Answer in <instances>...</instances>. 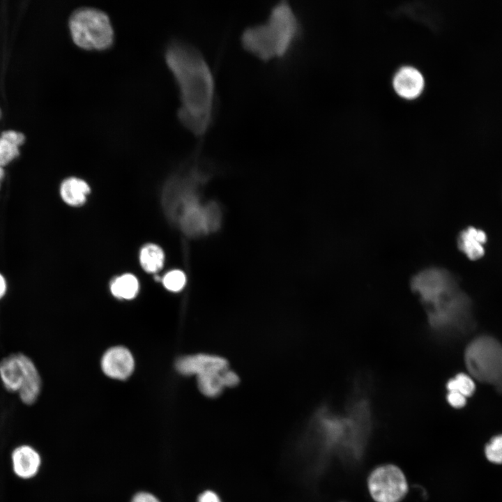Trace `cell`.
I'll return each instance as SVG.
<instances>
[{
	"mask_svg": "<svg viewBox=\"0 0 502 502\" xmlns=\"http://www.w3.org/2000/svg\"><path fill=\"white\" fill-rule=\"evenodd\" d=\"M165 63L178 90L180 123L196 135L211 126L215 107V83L201 52L178 38L169 40L164 51Z\"/></svg>",
	"mask_w": 502,
	"mask_h": 502,
	"instance_id": "obj_1",
	"label": "cell"
},
{
	"mask_svg": "<svg viewBox=\"0 0 502 502\" xmlns=\"http://www.w3.org/2000/svg\"><path fill=\"white\" fill-rule=\"evenodd\" d=\"M411 287L425 307L434 335L457 337L473 328L471 301L452 273L440 268H426L413 277Z\"/></svg>",
	"mask_w": 502,
	"mask_h": 502,
	"instance_id": "obj_2",
	"label": "cell"
},
{
	"mask_svg": "<svg viewBox=\"0 0 502 502\" xmlns=\"http://www.w3.org/2000/svg\"><path fill=\"white\" fill-rule=\"evenodd\" d=\"M301 32L296 13L286 1H280L270 10L266 20L245 29L241 36L243 48L263 61L284 56Z\"/></svg>",
	"mask_w": 502,
	"mask_h": 502,
	"instance_id": "obj_3",
	"label": "cell"
},
{
	"mask_svg": "<svg viewBox=\"0 0 502 502\" xmlns=\"http://www.w3.org/2000/svg\"><path fill=\"white\" fill-rule=\"evenodd\" d=\"M68 26L73 42L81 49L104 51L114 43L115 33L111 20L98 8H77L68 17Z\"/></svg>",
	"mask_w": 502,
	"mask_h": 502,
	"instance_id": "obj_4",
	"label": "cell"
},
{
	"mask_svg": "<svg viewBox=\"0 0 502 502\" xmlns=\"http://www.w3.org/2000/svg\"><path fill=\"white\" fill-rule=\"evenodd\" d=\"M464 360L471 375L502 393V344L490 336H480L467 346Z\"/></svg>",
	"mask_w": 502,
	"mask_h": 502,
	"instance_id": "obj_5",
	"label": "cell"
},
{
	"mask_svg": "<svg viewBox=\"0 0 502 502\" xmlns=\"http://www.w3.org/2000/svg\"><path fill=\"white\" fill-rule=\"evenodd\" d=\"M366 487L373 502H402L408 494L409 482L400 466L386 462L370 471Z\"/></svg>",
	"mask_w": 502,
	"mask_h": 502,
	"instance_id": "obj_6",
	"label": "cell"
},
{
	"mask_svg": "<svg viewBox=\"0 0 502 502\" xmlns=\"http://www.w3.org/2000/svg\"><path fill=\"white\" fill-rule=\"evenodd\" d=\"M11 463L13 471L18 478L29 480L38 473L42 458L35 448L28 444H22L13 450Z\"/></svg>",
	"mask_w": 502,
	"mask_h": 502,
	"instance_id": "obj_7",
	"label": "cell"
},
{
	"mask_svg": "<svg viewBox=\"0 0 502 502\" xmlns=\"http://www.w3.org/2000/svg\"><path fill=\"white\" fill-rule=\"evenodd\" d=\"M228 367L227 361L220 356L199 353L183 357L176 363V370L184 375H199L201 374L221 371Z\"/></svg>",
	"mask_w": 502,
	"mask_h": 502,
	"instance_id": "obj_8",
	"label": "cell"
},
{
	"mask_svg": "<svg viewBox=\"0 0 502 502\" xmlns=\"http://www.w3.org/2000/svg\"><path fill=\"white\" fill-rule=\"evenodd\" d=\"M102 369L109 377L117 379L128 378L134 369V359L130 352L122 347L109 349L102 359Z\"/></svg>",
	"mask_w": 502,
	"mask_h": 502,
	"instance_id": "obj_9",
	"label": "cell"
},
{
	"mask_svg": "<svg viewBox=\"0 0 502 502\" xmlns=\"http://www.w3.org/2000/svg\"><path fill=\"white\" fill-rule=\"evenodd\" d=\"M393 86L400 97L406 100H413L423 92L425 80L418 70L411 66H404L395 73Z\"/></svg>",
	"mask_w": 502,
	"mask_h": 502,
	"instance_id": "obj_10",
	"label": "cell"
},
{
	"mask_svg": "<svg viewBox=\"0 0 502 502\" xmlns=\"http://www.w3.org/2000/svg\"><path fill=\"white\" fill-rule=\"evenodd\" d=\"M24 353L10 354L0 361V379L3 386L10 392H19L24 376Z\"/></svg>",
	"mask_w": 502,
	"mask_h": 502,
	"instance_id": "obj_11",
	"label": "cell"
},
{
	"mask_svg": "<svg viewBox=\"0 0 502 502\" xmlns=\"http://www.w3.org/2000/svg\"><path fill=\"white\" fill-rule=\"evenodd\" d=\"M25 367V376L22 386L19 390V397L21 401L26 404H33L39 396L41 388V380L38 371L26 355H23Z\"/></svg>",
	"mask_w": 502,
	"mask_h": 502,
	"instance_id": "obj_12",
	"label": "cell"
},
{
	"mask_svg": "<svg viewBox=\"0 0 502 502\" xmlns=\"http://www.w3.org/2000/svg\"><path fill=\"white\" fill-rule=\"evenodd\" d=\"M486 240V234L482 230L470 227L460 233L458 246L469 259L476 260L485 253L483 245Z\"/></svg>",
	"mask_w": 502,
	"mask_h": 502,
	"instance_id": "obj_13",
	"label": "cell"
},
{
	"mask_svg": "<svg viewBox=\"0 0 502 502\" xmlns=\"http://www.w3.org/2000/svg\"><path fill=\"white\" fill-rule=\"evenodd\" d=\"M88 184L82 179L70 178L61 186V195L65 202L71 206H78L84 202L89 192Z\"/></svg>",
	"mask_w": 502,
	"mask_h": 502,
	"instance_id": "obj_14",
	"label": "cell"
},
{
	"mask_svg": "<svg viewBox=\"0 0 502 502\" xmlns=\"http://www.w3.org/2000/svg\"><path fill=\"white\" fill-rule=\"evenodd\" d=\"M227 369L228 367L221 371L210 372L197 376L199 390L210 397L220 395L223 388L227 387L225 374Z\"/></svg>",
	"mask_w": 502,
	"mask_h": 502,
	"instance_id": "obj_15",
	"label": "cell"
},
{
	"mask_svg": "<svg viewBox=\"0 0 502 502\" xmlns=\"http://www.w3.org/2000/svg\"><path fill=\"white\" fill-rule=\"evenodd\" d=\"M110 289L112 294L116 298L132 299L139 291V282L133 275L124 274L114 280Z\"/></svg>",
	"mask_w": 502,
	"mask_h": 502,
	"instance_id": "obj_16",
	"label": "cell"
},
{
	"mask_svg": "<svg viewBox=\"0 0 502 502\" xmlns=\"http://www.w3.org/2000/svg\"><path fill=\"white\" fill-rule=\"evenodd\" d=\"M164 253L156 245L149 244L142 248L139 260L142 268L148 273L159 271L164 263Z\"/></svg>",
	"mask_w": 502,
	"mask_h": 502,
	"instance_id": "obj_17",
	"label": "cell"
},
{
	"mask_svg": "<svg viewBox=\"0 0 502 502\" xmlns=\"http://www.w3.org/2000/svg\"><path fill=\"white\" fill-rule=\"evenodd\" d=\"M446 388L448 391L459 393L466 397L473 395L476 386L470 376L459 373L447 382Z\"/></svg>",
	"mask_w": 502,
	"mask_h": 502,
	"instance_id": "obj_18",
	"label": "cell"
},
{
	"mask_svg": "<svg viewBox=\"0 0 502 502\" xmlns=\"http://www.w3.org/2000/svg\"><path fill=\"white\" fill-rule=\"evenodd\" d=\"M487 460L496 464H502V434L492 437L485 448Z\"/></svg>",
	"mask_w": 502,
	"mask_h": 502,
	"instance_id": "obj_19",
	"label": "cell"
},
{
	"mask_svg": "<svg viewBox=\"0 0 502 502\" xmlns=\"http://www.w3.org/2000/svg\"><path fill=\"white\" fill-rule=\"evenodd\" d=\"M186 277L184 273L180 270H173L168 272L162 278L165 287L174 292L181 291L185 286Z\"/></svg>",
	"mask_w": 502,
	"mask_h": 502,
	"instance_id": "obj_20",
	"label": "cell"
},
{
	"mask_svg": "<svg viewBox=\"0 0 502 502\" xmlns=\"http://www.w3.org/2000/svg\"><path fill=\"white\" fill-rule=\"evenodd\" d=\"M19 148L0 137V166L10 163L19 155Z\"/></svg>",
	"mask_w": 502,
	"mask_h": 502,
	"instance_id": "obj_21",
	"label": "cell"
},
{
	"mask_svg": "<svg viewBox=\"0 0 502 502\" xmlns=\"http://www.w3.org/2000/svg\"><path fill=\"white\" fill-rule=\"evenodd\" d=\"M0 137L18 148L22 145L25 141L24 135L21 132L14 130H4L1 133Z\"/></svg>",
	"mask_w": 502,
	"mask_h": 502,
	"instance_id": "obj_22",
	"label": "cell"
},
{
	"mask_svg": "<svg viewBox=\"0 0 502 502\" xmlns=\"http://www.w3.org/2000/svg\"><path fill=\"white\" fill-rule=\"evenodd\" d=\"M130 502H162L153 493L142 490L138 491L131 497Z\"/></svg>",
	"mask_w": 502,
	"mask_h": 502,
	"instance_id": "obj_23",
	"label": "cell"
},
{
	"mask_svg": "<svg viewBox=\"0 0 502 502\" xmlns=\"http://www.w3.org/2000/svg\"><path fill=\"white\" fill-rule=\"evenodd\" d=\"M447 401L451 406L459 409L465 406L466 397L459 393L448 391L447 394Z\"/></svg>",
	"mask_w": 502,
	"mask_h": 502,
	"instance_id": "obj_24",
	"label": "cell"
},
{
	"mask_svg": "<svg viewBox=\"0 0 502 502\" xmlns=\"http://www.w3.org/2000/svg\"><path fill=\"white\" fill-rule=\"evenodd\" d=\"M195 502H223L220 496L214 491L206 489L201 492Z\"/></svg>",
	"mask_w": 502,
	"mask_h": 502,
	"instance_id": "obj_25",
	"label": "cell"
},
{
	"mask_svg": "<svg viewBox=\"0 0 502 502\" xmlns=\"http://www.w3.org/2000/svg\"><path fill=\"white\" fill-rule=\"evenodd\" d=\"M6 291V282L3 276L0 273V299L5 295Z\"/></svg>",
	"mask_w": 502,
	"mask_h": 502,
	"instance_id": "obj_26",
	"label": "cell"
},
{
	"mask_svg": "<svg viewBox=\"0 0 502 502\" xmlns=\"http://www.w3.org/2000/svg\"><path fill=\"white\" fill-rule=\"evenodd\" d=\"M5 175V172L3 167L0 166V182L3 180Z\"/></svg>",
	"mask_w": 502,
	"mask_h": 502,
	"instance_id": "obj_27",
	"label": "cell"
},
{
	"mask_svg": "<svg viewBox=\"0 0 502 502\" xmlns=\"http://www.w3.org/2000/svg\"><path fill=\"white\" fill-rule=\"evenodd\" d=\"M1 117V110L0 109V118Z\"/></svg>",
	"mask_w": 502,
	"mask_h": 502,
	"instance_id": "obj_28",
	"label": "cell"
},
{
	"mask_svg": "<svg viewBox=\"0 0 502 502\" xmlns=\"http://www.w3.org/2000/svg\"><path fill=\"white\" fill-rule=\"evenodd\" d=\"M340 502H347V501H340Z\"/></svg>",
	"mask_w": 502,
	"mask_h": 502,
	"instance_id": "obj_29",
	"label": "cell"
},
{
	"mask_svg": "<svg viewBox=\"0 0 502 502\" xmlns=\"http://www.w3.org/2000/svg\"><path fill=\"white\" fill-rule=\"evenodd\" d=\"M0 185H1V182H0Z\"/></svg>",
	"mask_w": 502,
	"mask_h": 502,
	"instance_id": "obj_30",
	"label": "cell"
}]
</instances>
